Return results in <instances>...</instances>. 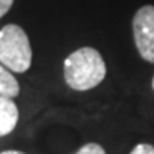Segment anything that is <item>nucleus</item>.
Here are the masks:
<instances>
[{"mask_svg":"<svg viewBox=\"0 0 154 154\" xmlns=\"http://www.w3.org/2000/svg\"><path fill=\"white\" fill-rule=\"evenodd\" d=\"M107 72L102 55L93 47H80L68 55L63 63V74L69 88L87 91L97 87Z\"/></svg>","mask_w":154,"mask_h":154,"instance_id":"obj_1","label":"nucleus"},{"mask_svg":"<svg viewBox=\"0 0 154 154\" xmlns=\"http://www.w3.org/2000/svg\"><path fill=\"white\" fill-rule=\"evenodd\" d=\"M0 63L11 72H25L32 65V46L22 27L8 24L0 30Z\"/></svg>","mask_w":154,"mask_h":154,"instance_id":"obj_2","label":"nucleus"},{"mask_svg":"<svg viewBox=\"0 0 154 154\" xmlns=\"http://www.w3.org/2000/svg\"><path fill=\"white\" fill-rule=\"evenodd\" d=\"M132 32L142 58L154 63V6H142L132 19Z\"/></svg>","mask_w":154,"mask_h":154,"instance_id":"obj_3","label":"nucleus"},{"mask_svg":"<svg viewBox=\"0 0 154 154\" xmlns=\"http://www.w3.org/2000/svg\"><path fill=\"white\" fill-rule=\"evenodd\" d=\"M19 120L17 106L11 97L0 96V137L8 135L16 128Z\"/></svg>","mask_w":154,"mask_h":154,"instance_id":"obj_4","label":"nucleus"},{"mask_svg":"<svg viewBox=\"0 0 154 154\" xmlns=\"http://www.w3.org/2000/svg\"><path fill=\"white\" fill-rule=\"evenodd\" d=\"M20 91L19 82L14 79L8 68H5L0 63V96L3 97H16Z\"/></svg>","mask_w":154,"mask_h":154,"instance_id":"obj_5","label":"nucleus"},{"mask_svg":"<svg viewBox=\"0 0 154 154\" xmlns=\"http://www.w3.org/2000/svg\"><path fill=\"white\" fill-rule=\"evenodd\" d=\"M75 154H106V149L97 143H87V145H83Z\"/></svg>","mask_w":154,"mask_h":154,"instance_id":"obj_6","label":"nucleus"},{"mask_svg":"<svg viewBox=\"0 0 154 154\" xmlns=\"http://www.w3.org/2000/svg\"><path fill=\"white\" fill-rule=\"evenodd\" d=\"M131 154H154V146L149 143H138Z\"/></svg>","mask_w":154,"mask_h":154,"instance_id":"obj_7","label":"nucleus"},{"mask_svg":"<svg viewBox=\"0 0 154 154\" xmlns=\"http://www.w3.org/2000/svg\"><path fill=\"white\" fill-rule=\"evenodd\" d=\"M13 2H14V0H0V19L11 10Z\"/></svg>","mask_w":154,"mask_h":154,"instance_id":"obj_8","label":"nucleus"},{"mask_svg":"<svg viewBox=\"0 0 154 154\" xmlns=\"http://www.w3.org/2000/svg\"><path fill=\"white\" fill-rule=\"evenodd\" d=\"M0 154H25L22 151H14V149H8V151H2Z\"/></svg>","mask_w":154,"mask_h":154,"instance_id":"obj_9","label":"nucleus"},{"mask_svg":"<svg viewBox=\"0 0 154 154\" xmlns=\"http://www.w3.org/2000/svg\"><path fill=\"white\" fill-rule=\"evenodd\" d=\"M151 87H152V90H154V77H152V82H151Z\"/></svg>","mask_w":154,"mask_h":154,"instance_id":"obj_10","label":"nucleus"}]
</instances>
